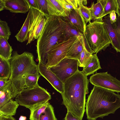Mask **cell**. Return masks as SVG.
<instances>
[{
  "instance_id": "3957f363",
  "label": "cell",
  "mask_w": 120,
  "mask_h": 120,
  "mask_svg": "<svg viewBox=\"0 0 120 120\" xmlns=\"http://www.w3.org/2000/svg\"><path fill=\"white\" fill-rule=\"evenodd\" d=\"M87 118L96 120L114 114L120 108V94L94 86L85 104Z\"/></svg>"
},
{
  "instance_id": "d6986e66",
  "label": "cell",
  "mask_w": 120,
  "mask_h": 120,
  "mask_svg": "<svg viewBox=\"0 0 120 120\" xmlns=\"http://www.w3.org/2000/svg\"><path fill=\"white\" fill-rule=\"evenodd\" d=\"M19 105V104L17 101L11 99L3 105L0 107V115L7 116H14Z\"/></svg>"
},
{
  "instance_id": "603a6c76",
  "label": "cell",
  "mask_w": 120,
  "mask_h": 120,
  "mask_svg": "<svg viewBox=\"0 0 120 120\" xmlns=\"http://www.w3.org/2000/svg\"><path fill=\"white\" fill-rule=\"evenodd\" d=\"M13 49L8 41L0 37V57L10 61L12 56Z\"/></svg>"
},
{
  "instance_id": "44dd1931",
  "label": "cell",
  "mask_w": 120,
  "mask_h": 120,
  "mask_svg": "<svg viewBox=\"0 0 120 120\" xmlns=\"http://www.w3.org/2000/svg\"><path fill=\"white\" fill-rule=\"evenodd\" d=\"M39 72L35 74H27L24 76L22 86V90L31 88L38 84V82L40 77Z\"/></svg>"
},
{
  "instance_id": "8d00e7d4",
  "label": "cell",
  "mask_w": 120,
  "mask_h": 120,
  "mask_svg": "<svg viewBox=\"0 0 120 120\" xmlns=\"http://www.w3.org/2000/svg\"><path fill=\"white\" fill-rule=\"evenodd\" d=\"M0 120H16L12 116H7L0 115Z\"/></svg>"
},
{
  "instance_id": "d590c367",
  "label": "cell",
  "mask_w": 120,
  "mask_h": 120,
  "mask_svg": "<svg viewBox=\"0 0 120 120\" xmlns=\"http://www.w3.org/2000/svg\"><path fill=\"white\" fill-rule=\"evenodd\" d=\"M28 5L37 9L38 7L36 0H26Z\"/></svg>"
},
{
  "instance_id": "8fae6325",
  "label": "cell",
  "mask_w": 120,
  "mask_h": 120,
  "mask_svg": "<svg viewBox=\"0 0 120 120\" xmlns=\"http://www.w3.org/2000/svg\"><path fill=\"white\" fill-rule=\"evenodd\" d=\"M102 22L110 38L112 47L117 52H120V16L117 15L116 21L112 24L109 15L104 17Z\"/></svg>"
},
{
  "instance_id": "4fadbf2b",
  "label": "cell",
  "mask_w": 120,
  "mask_h": 120,
  "mask_svg": "<svg viewBox=\"0 0 120 120\" xmlns=\"http://www.w3.org/2000/svg\"><path fill=\"white\" fill-rule=\"evenodd\" d=\"M0 107L15 98L20 91L13 82L8 80L5 85L0 89Z\"/></svg>"
},
{
  "instance_id": "f546056e",
  "label": "cell",
  "mask_w": 120,
  "mask_h": 120,
  "mask_svg": "<svg viewBox=\"0 0 120 120\" xmlns=\"http://www.w3.org/2000/svg\"><path fill=\"white\" fill-rule=\"evenodd\" d=\"M39 10L42 12L45 17L51 15V9L48 0H36Z\"/></svg>"
},
{
  "instance_id": "484cf974",
  "label": "cell",
  "mask_w": 120,
  "mask_h": 120,
  "mask_svg": "<svg viewBox=\"0 0 120 120\" xmlns=\"http://www.w3.org/2000/svg\"><path fill=\"white\" fill-rule=\"evenodd\" d=\"M83 0H79L78 11L81 16L85 25L90 22L92 19L90 8H88L83 4Z\"/></svg>"
},
{
  "instance_id": "d4e9b609",
  "label": "cell",
  "mask_w": 120,
  "mask_h": 120,
  "mask_svg": "<svg viewBox=\"0 0 120 120\" xmlns=\"http://www.w3.org/2000/svg\"><path fill=\"white\" fill-rule=\"evenodd\" d=\"M11 73L10 61L0 57V79H9Z\"/></svg>"
},
{
  "instance_id": "30bf717a",
  "label": "cell",
  "mask_w": 120,
  "mask_h": 120,
  "mask_svg": "<svg viewBox=\"0 0 120 120\" xmlns=\"http://www.w3.org/2000/svg\"><path fill=\"white\" fill-rule=\"evenodd\" d=\"M30 6L32 10V16L27 45L38 38L46 21V17L42 12Z\"/></svg>"
},
{
  "instance_id": "7bdbcfd3",
  "label": "cell",
  "mask_w": 120,
  "mask_h": 120,
  "mask_svg": "<svg viewBox=\"0 0 120 120\" xmlns=\"http://www.w3.org/2000/svg\"></svg>"
},
{
  "instance_id": "277c9868",
  "label": "cell",
  "mask_w": 120,
  "mask_h": 120,
  "mask_svg": "<svg viewBox=\"0 0 120 120\" xmlns=\"http://www.w3.org/2000/svg\"><path fill=\"white\" fill-rule=\"evenodd\" d=\"M31 53L25 52L21 54L16 51L12 52L10 61L11 73L9 79L15 85L18 90H22V83L24 75L27 74H35L39 72L38 65L34 60Z\"/></svg>"
},
{
  "instance_id": "836d02e7",
  "label": "cell",
  "mask_w": 120,
  "mask_h": 120,
  "mask_svg": "<svg viewBox=\"0 0 120 120\" xmlns=\"http://www.w3.org/2000/svg\"><path fill=\"white\" fill-rule=\"evenodd\" d=\"M64 119V120H81L70 111L68 110H67V113Z\"/></svg>"
},
{
  "instance_id": "7c38bea8",
  "label": "cell",
  "mask_w": 120,
  "mask_h": 120,
  "mask_svg": "<svg viewBox=\"0 0 120 120\" xmlns=\"http://www.w3.org/2000/svg\"><path fill=\"white\" fill-rule=\"evenodd\" d=\"M38 71L41 75L46 79L57 91L61 94L64 92L63 83L46 65L39 62Z\"/></svg>"
},
{
  "instance_id": "83f0119b",
  "label": "cell",
  "mask_w": 120,
  "mask_h": 120,
  "mask_svg": "<svg viewBox=\"0 0 120 120\" xmlns=\"http://www.w3.org/2000/svg\"><path fill=\"white\" fill-rule=\"evenodd\" d=\"M63 18L67 26L65 30L67 39H68L71 37H78L83 36V34L70 21L66 19L64 17Z\"/></svg>"
},
{
  "instance_id": "5b68a950",
  "label": "cell",
  "mask_w": 120,
  "mask_h": 120,
  "mask_svg": "<svg viewBox=\"0 0 120 120\" xmlns=\"http://www.w3.org/2000/svg\"><path fill=\"white\" fill-rule=\"evenodd\" d=\"M83 37L86 48L92 54L105 50L111 44L103 22L96 20L89 22Z\"/></svg>"
},
{
  "instance_id": "ab89813d",
  "label": "cell",
  "mask_w": 120,
  "mask_h": 120,
  "mask_svg": "<svg viewBox=\"0 0 120 120\" xmlns=\"http://www.w3.org/2000/svg\"><path fill=\"white\" fill-rule=\"evenodd\" d=\"M26 117L25 116H21L19 118V120H26Z\"/></svg>"
},
{
  "instance_id": "5bb4252c",
  "label": "cell",
  "mask_w": 120,
  "mask_h": 120,
  "mask_svg": "<svg viewBox=\"0 0 120 120\" xmlns=\"http://www.w3.org/2000/svg\"><path fill=\"white\" fill-rule=\"evenodd\" d=\"M5 9L10 12L25 13L29 11V6L26 0H4Z\"/></svg>"
},
{
  "instance_id": "4dcf8cb0",
  "label": "cell",
  "mask_w": 120,
  "mask_h": 120,
  "mask_svg": "<svg viewBox=\"0 0 120 120\" xmlns=\"http://www.w3.org/2000/svg\"><path fill=\"white\" fill-rule=\"evenodd\" d=\"M43 115L40 116L39 120H57L56 117L54 108L49 103L45 109Z\"/></svg>"
},
{
  "instance_id": "1f68e13d",
  "label": "cell",
  "mask_w": 120,
  "mask_h": 120,
  "mask_svg": "<svg viewBox=\"0 0 120 120\" xmlns=\"http://www.w3.org/2000/svg\"><path fill=\"white\" fill-rule=\"evenodd\" d=\"M11 34L7 22L0 20V37H2L8 41Z\"/></svg>"
},
{
  "instance_id": "f35d334b",
  "label": "cell",
  "mask_w": 120,
  "mask_h": 120,
  "mask_svg": "<svg viewBox=\"0 0 120 120\" xmlns=\"http://www.w3.org/2000/svg\"><path fill=\"white\" fill-rule=\"evenodd\" d=\"M5 7L4 0H0V11L5 9Z\"/></svg>"
},
{
  "instance_id": "e575fe53",
  "label": "cell",
  "mask_w": 120,
  "mask_h": 120,
  "mask_svg": "<svg viewBox=\"0 0 120 120\" xmlns=\"http://www.w3.org/2000/svg\"><path fill=\"white\" fill-rule=\"evenodd\" d=\"M109 14L110 22L112 24L116 21L117 17L116 13L113 11Z\"/></svg>"
},
{
  "instance_id": "7402d4cb",
  "label": "cell",
  "mask_w": 120,
  "mask_h": 120,
  "mask_svg": "<svg viewBox=\"0 0 120 120\" xmlns=\"http://www.w3.org/2000/svg\"><path fill=\"white\" fill-rule=\"evenodd\" d=\"M51 8V15L65 17L67 14L60 0H49Z\"/></svg>"
},
{
  "instance_id": "d6a6232c",
  "label": "cell",
  "mask_w": 120,
  "mask_h": 120,
  "mask_svg": "<svg viewBox=\"0 0 120 120\" xmlns=\"http://www.w3.org/2000/svg\"><path fill=\"white\" fill-rule=\"evenodd\" d=\"M63 6L67 12L73 9H77L79 0H60Z\"/></svg>"
},
{
  "instance_id": "cb8c5ba5",
  "label": "cell",
  "mask_w": 120,
  "mask_h": 120,
  "mask_svg": "<svg viewBox=\"0 0 120 120\" xmlns=\"http://www.w3.org/2000/svg\"><path fill=\"white\" fill-rule=\"evenodd\" d=\"M49 101L35 105L30 109V120H39L40 116L43 113L49 103Z\"/></svg>"
},
{
  "instance_id": "9a60e30c",
  "label": "cell",
  "mask_w": 120,
  "mask_h": 120,
  "mask_svg": "<svg viewBox=\"0 0 120 120\" xmlns=\"http://www.w3.org/2000/svg\"><path fill=\"white\" fill-rule=\"evenodd\" d=\"M68 16L64 17L70 21L83 34L86 26L77 9H73L67 12Z\"/></svg>"
},
{
  "instance_id": "2e32d148",
  "label": "cell",
  "mask_w": 120,
  "mask_h": 120,
  "mask_svg": "<svg viewBox=\"0 0 120 120\" xmlns=\"http://www.w3.org/2000/svg\"><path fill=\"white\" fill-rule=\"evenodd\" d=\"M85 45L83 36L78 37L68 50L66 57L77 59Z\"/></svg>"
},
{
  "instance_id": "e0dca14e",
  "label": "cell",
  "mask_w": 120,
  "mask_h": 120,
  "mask_svg": "<svg viewBox=\"0 0 120 120\" xmlns=\"http://www.w3.org/2000/svg\"><path fill=\"white\" fill-rule=\"evenodd\" d=\"M29 6L30 9L26 20L20 31L15 36L17 41L21 42L28 40V39L30 25L32 16L31 8Z\"/></svg>"
},
{
  "instance_id": "ba28073f",
  "label": "cell",
  "mask_w": 120,
  "mask_h": 120,
  "mask_svg": "<svg viewBox=\"0 0 120 120\" xmlns=\"http://www.w3.org/2000/svg\"><path fill=\"white\" fill-rule=\"evenodd\" d=\"M78 66L77 59L66 57L57 64L49 68L64 83L79 70Z\"/></svg>"
},
{
  "instance_id": "6da1fadb",
  "label": "cell",
  "mask_w": 120,
  "mask_h": 120,
  "mask_svg": "<svg viewBox=\"0 0 120 120\" xmlns=\"http://www.w3.org/2000/svg\"><path fill=\"white\" fill-rule=\"evenodd\" d=\"M89 82L83 71L79 70L63 83L64 92L61 94L62 104L81 120L85 111L86 95L89 93Z\"/></svg>"
},
{
  "instance_id": "8992f818",
  "label": "cell",
  "mask_w": 120,
  "mask_h": 120,
  "mask_svg": "<svg viewBox=\"0 0 120 120\" xmlns=\"http://www.w3.org/2000/svg\"><path fill=\"white\" fill-rule=\"evenodd\" d=\"M51 98L50 93L38 84L32 88L21 90L15 100L19 105L30 109L35 105L49 101Z\"/></svg>"
},
{
  "instance_id": "74e56055",
  "label": "cell",
  "mask_w": 120,
  "mask_h": 120,
  "mask_svg": "<svg viewBox=\"0 0 120 120\" xmlns=\"http://www.w3.org/2000/svg\"><path fill=\"white\" fill-rule=\"evenodd\" d=\"M9 79H0V89L4 86Z\"/></svg>"
},
{
  "instance_id": "9c48e42d",
  "label": "cell",
  "mask_w": 120,
  "mask_h": 120,
  "mask_svg": "<svg viewBox=\"0 0 120 120\" xmlns=\"http://www.w3.org/2000/svg\"><path fill=\"white\" fill-rule=\"evenodd\" d=\"M90 82L98 87L114 92L120 93V81L106 72L96 73L91 76Z\"/></svg>"
},
{
  "instance_id": "ac0fdd59",
  "label": "cell",
  "mask_w": 120,
  "mask_h": 120,
  "mask_svg": "<svg viewBox=\"0 0 120 120\" xmlns=\"http://www.w3.org/2000/svg\"><path fill=\"white\" fill-rule=\"evenodd\" d=\"M106 1V0H98L96 3H92L90 8L92 19L102 22L101 17Z\"/></svg>"
},
{
  "instance_id": "52a82bcc",
  "label": "cell",
  "mask_w": 120,
  "mask_h": 120,
  "mask_svg": "<svg viewBox=\"0 0 120 120\" xmlns=\"http://www.w3.org/2000/svg\"><path fill=\"white\" fill-rule=\"evenodd\" d=\"M78 37H71L53 46L47 53V68L53 66L66 57L67 52Z\"/></svg>"
},
{
  "instance_id": "4316f807",
  "label": "cell",
  "mask_w": 120,
  "mask_h": 120,
  "mask_svg": "<svg viewBox=\"0 0 120 120\" xmlns=\"http://www.w3.org/2000/svg\"><path fill=\"white\" fill-rule=\"evenodd\" d=\"M92 55L87 50L85 45L77 59L79 66L83 68L86 67L92 59Z\"/></svg>"
},
{
  "instance_id": "60d3db41",
  "label": "cell",
  "mask_w": 120,
  "mask_h": 120,
  "mask_svg": "<svg viewBox=\"0 0 120 120\" xmlns=\"http://www.w3.org/2000/svg\"><path fill=\"white\" fill-rule=\"evenodd\" d=\"M118 8H120V0H116Z\"/></svg>"
},
{
  "instance_id": "ffe728a7",
  "label": "cell",
  "mask_w": 120,
  "mask_h": 120,
  "mask_svg": "<svg viewBox=\"0 0 120 120\" xmlns=\"http://www.w3.org/2000/svg\"><path fill=\"white\" fill-rule=\"evenodd\" d=\"M101 68L100 64L97 53L92 54V59L88 65L86 67L83 68L82 71L87 76L94 73L98 70Z\"/></svg>"
},
{
  "instance_id": "b9f144b4",
  "label": "cell",
  "mask_w": 120,
  "mask_h": 120,
  "mask_svg": "<svg viewBox=\"0 0 120 120\" xmlns=\"http://www.w3.org/2000/svg\"><path fill=\"white\" fill-rule=\"evenodd\" d=\"M117 14L120 16V8H118Z\"/></svg>"
},
{
  "instance_id": "f1b7e54d",
  "label": "cell",
  "mask_w": 120,
  "mask_h": 120,
  "mask_svg": "<svg viewBox=\"0 0 120 120\" xmlns=\"http://www.w3.org/2000/svg\"><path fill=\"white\" fill-rule=\"evenodd\" d=\"M117 9L116 0H106L101 17V19L102 20L104 17L113 11L117 14Z\"/></svg>"
},
{
  "instance_id": "7a4b0ae2",
  "label": "cell",
  "mask_w": 120,
  "mask_h": 120,
  "mask_svg": "<svg viewBox=\"0 0 120 120\" xmlns=\"http://www.w3.org/2000/svg\"><path fill=\"white\" fill-rule=\"evenodd\" d=\"M41 33L37 39L36 52L39 62L46 65L47 53L53 46L67 39L65 30L67 24L63 17L48 15Z\"/></svg>"
}]
</instances>
